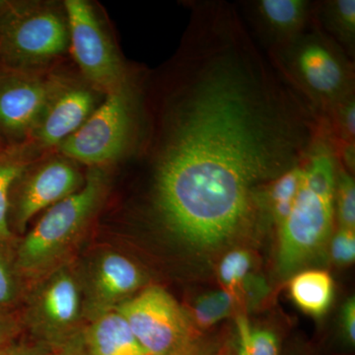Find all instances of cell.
I'll return each instance as SVG.
<instances>
[{
    "mask_svg": "<svg viewBox=\"0 0 355 355\" xmlns=\"http://www.w3.org/2000/svg\"><path fill=\"white\" fill-rule=\"evenodd\" d=\"M188 6L155 114L141 105L135 150L148 156L157 220L187 246L211 251L263 221L266 188L309 155L324 125L254 43L236 4Z\"/></svg>",
    "mask_w": 355,
    "mask_h": 355,
    "instance_id": "6da1fadb",
    "label": "cell"
},
{
    "mask_svg": "<svg viewBox=\"0 0 355 355\" xmlns=\"http://www.w3.org/2000/svg\"><path fill=\"white\" fill-rule=\"evenodd\" d=\"M338 161L326 128L305 159L297 198L277 228V268L287 277L316 256L330 239L336 221Z\"/></svg>",
    "mask_w": 355,
    "mask_h": 355,
    "instance_id": "7a4b0ae2",
    "label": "cell"
},
{
    "mask_svg": "<svg viewBox=\"0 0 355 355\" xmlns=\"http://www.w3.org/2000/svg\"><path fill=\"white\" fill-rule=\"evenodd\" d=\"M265 53L321 121L355 94V60L315 21L289 43Z\"/></svg>",
    "mask_w": 355,
    "mask_h": 355,
    "instance_id": "3957f363",
    "label": "cell"
},
{
    "mask_svg": "<svg viewBox=\"0 0 355 355\" xmlns=\"http://www.w3.org/2000/svg\"><path fill=\"white\" fill-rule=\"evenodd\" d=\"M106 95L101 106L58 146L67 157L100 167L135 150L141 121V86L132 77Z\"/></svg>",
    "mask_w": 355,
    "mask_h": 355,
    "instance_id": "277c9868",
    "label": "cell"
},
{
    "mask_svg": "<svg viewBox=\"0 0 355 355\" xmlns=\"http://www.w3.org/2000/svg\"><path fill=\"white\" fill-rule=\"evenodd\" d=\"M106 180L100 167H92L78 191L46 210L18 249L21 272L37 275L64 256L101 203Z\"/></svg>",
    "mask_w": 355,
    "mask_h": 355,
    "instance_id": "5b68a950",
    "label": "cell"
},
{
    "mask_svg": "<svg viewBox=\"0 0 355 355\" xmlns=\"http://www.w3.org/2000/svg\"><path fill=\"white\" fill-rule=\"evenodd\" d=\"M69 48L62 14L38 4L0 1V67L39 70Z\"/></svg>",
    "mask_w": 355,
    "mask_h": 355,
    "instance_id": "8992f818",
    "label": "cell"
},
{
    "mask_svg": "<svg viewBox=\"0 0 355 355\" xmlns=\"http://www.w3.org/2000/svg\"><path fill=\"white\" fill-rule=\"evenodd\" d=\"M113 309L149 355L175 354L198 340L188 313L162 287H148Z\"/></svg>",
    "mask_w": 355,
    "mask_h": 355,
    "instance_id": "52a82bcc",
    "label": "cell"
},
{
    "mask_svg": "<svg viewBox=\"0 0 355 355\" xmlns=\"http://www.w3.org/2000/svg\"><path fill=\"white\" fill-rule=\"evenodd\" d=\"M64 7L69 46L90 85L108 94L128 83L132 76L123 67L92 6L83 0H67Z\"/></svg>",
    "mask_w": 355,
    "mask_h": 355,
    "instance_id": "ba28073f",
    "label": "cell"
},
{
    "mask_svg": "<svg viewBox=\"0 0 355 355\" xmlns=\"http://www.w3.org/2000/svg\"><path fill=\"white\" fill-rule=\"evenodd\" d=\"M64 78L39 70L0 67V132L11 139L31 135L40 116Z\"/></svg>",
    "mask_w": 355,
    "mask_h": 355,
    "instance_id": "9c48e42d",
    "label": "cell"
},
{
    "mask_svg": "<svg viewBox=\"0 0 355 355\" xmlns=\"http://www.w3.org/2000/svg\"><path fill=\"white\" fill-rule=\"evenodd\" d=\"M236 7L265 53L289 43L314 22L315 0H243Z\"/></svg>",
    "mask_w": 355,
    "mask_h": 355,
    "instance_id": "30bf717a",
    "label": "cell"
},
{
    "mask_svg": "<svg viewBox=\"0 0 355 355\" xmlns=\"http://www.w3.org/2000/svg\"><path fill=\"white\" fill-rule=\"evenodd\" d=\"M83 186V178L71 163L55 159L30 174L16 198L14 220L20 230L41 210L69 197Z\"/></svg>",
    "mask_w": 355,
    "mask_h": 355,
    "instance_id": "8fae6325",
    "label": "cell"
},
{
    "mask_svg": "<svg viewBox=\"0 0 355 355\" xmlns=\"http://www.w3.org/2000/svg\"><path fill=\"white\" fill-rule=\"evenodd\" d=\"M94 92L64 78L33 128L31 137L42 146H60L95 111Z\"/></svg>",
    "mask_w": 355,
    "mask_h": 355,
    "instance_id": "7c38bea8",
    "label": "cell"
},
{
    "mask_svg": "<svg viewBox=\"0 0 355 355\" xmlns=\"http://www.w3.org/2000/svg\"><path fill=\"white\" fill-rule=\"evenodd\" d=\"M144 284L135 263L121 254L109 253L100 259L93 279V297L100 313L128 300Z\"/></svg>",
    "mask_w": 355,
    "mask_h": 355,
    "instance_id": "4fadbf2b",
    "label": "cell"
},
{
    "mask_svg": "<svg viewBox=\"0 0 355 355\" xmlns=\"http://www.w3.org/2000/svg\"><path fill=\"white\" fill-rule=\"evenodd\" d=\"M80 306L76 280L67 270H60L46 282L40 295L38 316L48 333L60 335L76 323Z\"/></svg>",
    "mask_w": 355,
    "mask_h": 355,
    "instance_id": "5bb4252c",
    "label": "cell"
},
{
    "mask_svg": "<svg viewBox=\"0 0 355 355\" xmlns=\"http://www.w3.org/2000/svg\"><path fill=\"white\" fill-rule=\"evenodd\" d=\"M85 343L91 355H149L114 309L99 313L86 331Z\"/></svg>",
    "mask_w": 355,
    "mask_h": 355,
    "instance_id": "9a60e30c",
    "label": "cell"
},
{
    "mask_svg": "<svg viewBox=\"0 0 355 355\" xmlns=\"http://www.w3.org/2000/svg\"><path fill=\"white\" fill-rule=\"evenodd\" d=\"M314 21L355 60V0H315Z\"/></svg>",
    "mask_w": 355,
    "mask_h": 355,
    "instance_id": "2e32d148",
    "label": "cell"
},
{
    "mask_svg": "<svg viewBox=\"0 0 355 355\" xmlns=\"http://www.w3.org/2000/svg\"><path fill=\"white\" fill-rule=\"evenodd\" d=\"M289 293L303 312L321 317L331 307L335 286L331 275L324 270H305L292 277Z\"/></svg>",
    "mask_w": 355,
    "mask_h": 355,
    "instance_id": "e0dca14e",
    "label": "cell"
},
{
    "mask_svg": "<svg viewBox=\"0 0 355 355\" xmlns=\"http://www.w3.org/2000/svg\"><path fill=\"white\" fill-rule=\"evenodd\" d=\"M305 159L300 164L284 173L266 188L263 198L266 220L273 224L277 229L286 221L297 198L304 173Z\"/></svg>",
    "mask_w": 355,
    "mask_h": 355,
    "instance_id": "ac0fdd59",
    "label": "cell"
},
{
    "mask_svg": "<svg viewBox=\"0 0 355 355\" xmlns=\"http://www.w3.org/2000/svg\"><path fill=\"white\" fill-rule=\"evenodd\" d=\"M238 354L279 355V340L272 331L253 328L244 315L237 317Z\"/></svg>",
    "mask_w": 355,
    "mask_h": 355,
    "instance_id": "d6986e66",
    "label": "cell"
},
{
    "mask_svg": "<svg viewBox=\"0 0 355 355\" xmlns=\"http://www.w3.org/2000/svg\"><path fill=\"white\" fill-rule=\"evenodd\" d=\"M235 298L226 291L207 292L200 296L193 305L195 323L200 328H209L230 316Z\"/></svg>",
    "mask_w": 355,
    "mask_h": 355,
    "instance_id": "ffe728a7",
    "label": "cell"
},
{
    "mask_svg": "<svg viewBox=\"0 0 355 355\" xmlns=\"http://www.w3.org/2000/svg\"><path fill=\"white\" fill-rule=\"evenodd\" d=\"M26 169L24 163L9 155H0V242L8 241L11 238L9 229V193L11 187L23 176Z\"/></svg>",
    "mask_w": 355,
    "mask_h": 355,
    "instance_id": "44dd1931",
    "label": "cell"
},
{
    "mask_svg": "<svg viewBox=\"0 0 355 355\" xmlns=\"http://www.w3.org/2000/svg\"><path fill=\"white\" fill-rule=\"evenodd\" d=\"M251 266V254L244 250H235L225 254L219 266V279L224 286V291L237 298L249 277Z\"/></svg>",
    "mask_w": 355,
    "mask_h": 355,
    "instance_id": "7402d4cb",
    "label": "cell"
},
{
    "mask_svg": "<svg viewBox=\"0 0 355 355\" xmlns=\"http://www.w3.org/2000/svg\"><path fill=\"white\" fill-rule=\"evenodd\" d=\"M336 218L340 228L355 230L354 174L338 163L335 190Z\"/></svg>",
    "mask_w": 355,
    "mask_h": 355,
    "instance_id": "603a6c76",
    "label": "cell"
},
{
    "mask_svg": "<svg viewBox=\"0 0 355 355\" xmlns=\"http://www.w3.org/2000/svg\"><path fill=\"white\" fill-rule=\"evenodd\" d=\"M331 254L338 265H350L355 260V230L338 228L331 240Z\"/></svg>",
    "mask_w": 355,
    "mask_h": 355,
    "instance_id": "cb8c5ba5",
    "label": "cell"
},
{
    "mask_svg": "<svg viewBox=\"0 0 355 355\" xmlns=\"http://www.w3.org/2000/svg\"><path fill=\"white\" fill-rule=\"evenodd\" d=\"M17 293L15 279L10 268L0 252V310L13 302Z\"/></svg>",
    "mask_w": 355,
    "mask_h": 355,
    "instance_id": "d4e9b609",
    "label": "cell"
},
{
    "mask_svg": "<svg viewBox=\"0 0 355 355\" xmlns=\"http://www.w3.org/2000/svg\"><path fill=\"white\" fill-rule=\"evenodd\" d=\"M343 329L350 345L355 343V300L349 298L343 306L342 314Z\"/></svg>",
    "mask_w": 355,
    "mask_h": 355,
    "instance_id": "484cf974",
    "label": "cell"
},
{
    "mask_svg": "<svg viewBox=\"0 0 355 355\" xmlns=\"http://www.w3.org/2000/svg\"><path fill=\"white\" fill-rule=\"evenodd\" d=\"M216 347L210 343H202L200 340H196L186 349L172 355H216Z\"/></svg>",
    "mask_w": 355,
    "mask_h": 355,
    "instance_id": "4316f807",
    "label": "cell"
},
{
    "mask_svg": "<svg viewBox=\"0 0 355 355\" xmlns=\"http://www.w3.org/2000/svg\"><path fill=\"white\" fill-rule=\"evenodd\" d=\"M16 330L15 323L10 317L0 314V350Z\"/></svg>",
    "mask_w": 355,
    "mask_h": 355,
    "instance_id": "83f0119b",
    "label": "cell"
},
{
    "mask_svg": "<svg viewBox=\"0 0 355 355\" xmlns=\"http://www.w3.org/2000/svg\"><path fill=\"white\" fill-rule=\"evenodd\" d=\"M64 355H91L89 352H83V350H69Z\"/></svg>",
    "mask_w": 355,
    "mask_h": 355,
    "instance_id": "f1b7e54d",
    "label": "cell"
},
{
    "mask_svg": "<svg viewBox=\"0 0 355 355\" xmlns=\"http://www.w3.org/2000/svg\"><path fill=\"white\" fill-rule=\"evenodd\" d=\"M0 355H18L17 352L15 350L12 349H6V350H0Z\"/></svg>",
    "mask_w": 355,
    "mask_h": 355,
    "instance_id": "f546056e",
    "label": "cell"
}]
</instances>
